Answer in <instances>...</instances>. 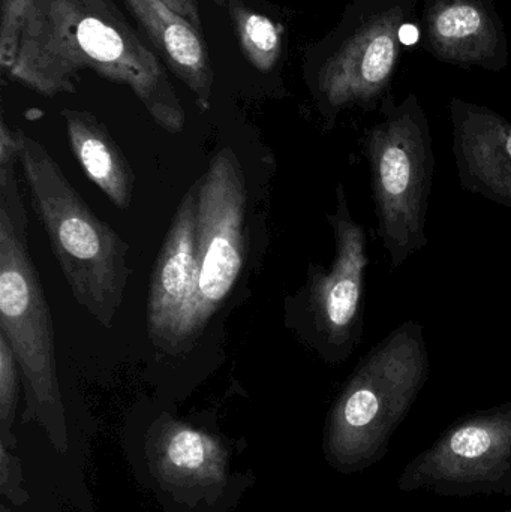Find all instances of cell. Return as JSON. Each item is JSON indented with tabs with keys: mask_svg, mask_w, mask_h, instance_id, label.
Returning <instances> with one entry per match:
<instances>
[{
	"mask_svg": "<svg viewBox=\"0 0 511 512\" xmlns=\"http://www.w3.org/2000/svg\"><path fill=\"white\" fill-rule=\"evenodd\" d=\"M224 2L246 59L260 72L272 71L282 50V36L278 26L266 15L248 8L242 0Z\"/></svg>",
	"mask_w": 511,
	"mask_h": 512,
	"instance_id": "15",
	"label": "cell"
},
{
	"mask_svg": "<svg viewBox=\"0 0 511 512\" xmlns=\"http://www.w3.org/2000/svg\"><path fill=\"white\" fill-rule=\"evenodd\" d=\"M336 254L329 270L309 268L305 301L315 345L330 363L347 360L360 343L365 312L366 233L351 216L345 186L336 188V210L327 216Z\"/></svg>",
	"mask_w": 511,
	"mask_h": 512,
	"instance_id": "8",
	"label": "cell"
},
{
	"mask_svg": "<svg viewBox=\"0 0 511 512\" xmlns=\"http://www.w3.org/2000/svg\"><path fill=\"white\" fill-rule=\"evenodd\" d=\"M419 29L414 24H404L399 27L398 38L404 45H413L419 41Z\"/></svg>",
	"mask_w": 511,
	"mask_h": 512,
	"instance_id": "21",
	"label": "cell"
},
{
	"mask_svg": "<svg viewBox=\"0 0 511 512\" xmlns=\"http://www.w3.org/2000/svg\"><path fill=\"white\" fill-rule=\"evenodd\" d=\"M432 27L444 44H461L485 32L486 18L477 6L458 2L441 9Z\"/></svg>",
	"mask_w": 511,
	"mask_h": 512,
	"instance_id": "17",
	"label": "cell"
},
{
	"mask_svg": "<svg viewBox=\"0 0 511 512\" xmlns=\"http://www.w3.org/2000/svg\"><path fill=\"white\" fill-rule=\"evenodd\" d=\"M125 3L143 27L159 59L191 90L200 110H209L215 74L203 32L164 0H125Z\"/></svg>",
	"mask_w": 511,
	"mask_h": 512,
	"instance_id": "12",
	"label": "cell"
},
{
	"mask_svg": "<svg viewBox=\"0 0 511 512\" xmlns=\"http://www.w3.org/2000/svg\"><path fill=\"white\" fill-rule=\"evenodd\" d=\"M428 376L422 325L404 322L359 361L333 402L324 429L327 463L345 475L380 463Z\"/></svg>",
	"mask_w": 511,
	"mask_h": 512,
	"instance_id": "4",
	"label": "cell"
},
{
	"mask_svg": "<svg viewBox=\"0 0 511 512\" xmlns=\"http://www.w3.org/2000/svg\"><path fill=\"white\" fill-rule=\"evenodd\" d=\"M8 71L47 98L74 93L80 74L92 71L131 89L164 131L185 129V108L158 54L113 0H33Z\"/></svg>",
	"mask_w": 511,
	"mask_h": 512,
	"instance_id": "1",
	"label": "cell"
},
{
	"mask_svg": "<svg viewBox=\"0 0 511 512\" xmlns=\"http://www.w3.org/2000/svg\"><path fill=\"white\" fill-rule=\"evenodd\" d=\"M453 155L461 185L511 210V123L471 105L453 108Z\"/></svg>",
	"mask_w": 511,
	"mask_h": 512,
	"instance_id": "11",
	"label": "cell"
},
{
	"mask_svg": "<svg viewBox=\"0 0 511 512\" xmlns=\"http://www.w3.org/2000/svg\"><path fill=\"white\" fill-rule=\"evenodd\" d=\"M395 35L389 26L369 27L347 42L324 66L320 92L332 110L377 98L395 66Z\"/></svg>",
	"mask_w": 511,
	"mask_h": 512,
	"instance_id": "13",
	"label": "cell"
},
{
	"mask_svg": "<svg viewBox=\"0 0 511 512\" xmlns=\"http://www.w3.org/2000/svg\"><path fill=\"white\" fill-rule=\"evenodd\" d=\"M20 367L6 337L0 333V441L8 447H17L14 421L20 394Z\"/></svg>",
	"mask_w": 511,
	"mask_h": 512,
	"instance_id": "16",
	"label": "cell"
},
{
	"mask_svg": "<svg viewBox=\"0 0 511 512\" xmlns=\"http://www.w3.org/2000/svg\"><path fill=\"white\" fill-rule=\"evenodd\" d=\"M17 132L18 164L30 201L72 297L110 328L131 276L128 243L92 212L51 153L26 132Z\"/></svg>",
	"mask_w": 511,
	"mask_h": 512,
	"instance_id": "3",
	"label": "cell"
},
{
	"mask_svg": "<svg viewBox=\"0 0 511 512\" xmlns=\"http://www.w3.org/2000/svg\"><path fill=\"white\" fill-rule=\"evenodd\" d=\"M62 116L69 146L84 173L117 209H128L134 194V173L108 129L87 111L66 108Z\"/></svg>",
	"mask_w": 511,
	"mask_h": 512,
	"instance_id": "14",
	"label": "cell"
},
{
	"mask_svg": "<svg viewBox=\"0 0 511 512\" xmlns=\"http://www.w3.org/2000/svg\"><path fill=\"white\" fill-rule=\"evenodd\" d=\"M0 162V333L24 385L23 423L44 429L57 453L68 451V427L57 376L53 319L27 242V213L15 164Z\"/></svg>",
	"mask_w": 511,
	"mask_h": 512,
	"instance_id": "2",
	"label": "cell"
},
{
	"mask_svg": "<svg viewBox=\"0 0 511 512\" xmlns=\"http://www.w3.org/2000/svg\"><path fill=\"white\" fill-rule=\"evenodd\" d=\"M146 451L156 483L177 501H215L230 480L227 444L170 415L150 426Z\"/></svg>",
	"mask_w": 511,
	"mask_h": 512,
	"instance_id": "10",
	"label": "cell"
},
{
	"mask_svg": "<svg viewBox=\"0 0 511 512\" xmlns=\"http://www.w3.org/2000/svg\"><path fill=\"white\" fill-rule=\"evenodd\" d=\"M197 210L200 268L195 333L233 291L245 259V176L233 149L219 150L201 177Z\"/></svg>",
	"mask_w": 511,
	"mask_h": 512,
	"instance_id": "7",
	"label": "cell"
},
{
	"mask_svg": "<svg viewBox=\"0 0 511 512\" xmlns=\"http://www.w3.org/2000/svg\"><path fill=\"white\" fill-rule=\"evenodd\" d=\"M506 512H511V510H509V511H506Z\"/></svg>",
	"mask_w": 511,
	"mask_h": 512,
	"instance_id": "22",
	"label": "cell"
},
{
	"mask_svg": "<svg viewBox=\"0 0 511 512\" xmlns=\"http://www.w3.org/2000/svg\"><path fill=\"white\" fill-rule=\"evenodd\" d=\"M378 236L396 270L428 246L426 218L435 158L428 122L419 105L387 108L366 134Z\"/></svg>",
	"mask_w": 511,
	"mask_h": 512,
	"instance_id": "5",
	"label": "cell"
},
{
	"mask_svg": "<svg viewBox=\"0 0 511 512\" xmlns=\"http://www.w3.org/2000/svg\"><path fill=\"white\" fill-rule=\"evenodd\" d=\"M164 2L203 32V20H201L200 8H198V0H164Z\"/></svg>",
	"mask_w": 511,
	"mask_h": 512,
	"instance_id": "20",
	"label": "cell"
},
{
	"mask_svg": "<svg viewBox=\"0 0 511 512\" xmlns=\"http://www.w3.org/2000/svg\"><path fill=\"white\" fill-rule=\"evenodd\" d=\"M33 0H0V66L8 71L17 57L21 24Z\"/></svg>",
	"mask_w": 511,
	"mask_h": 512,
	"instance_id": "18",
	"label": "cell"
},
{
	"mask_svg": "<svg viewBox=\"0 0 511 512\" xmlns=\"http://www.w3.org/2000/svg\"><path fill=\"white\" fill-rule=\"evenodd\" d=\"M398 487L444 498L510 496L511 402L452 424L405 466Z\"/></svg>",
	"mask_w": 511,
	"mask_h": 512,
	"instance_id": "6",
	"label": "cell"
},
{
	"mask_svg": "<svg viewBox=\"0 0 511 512\" xmlns=\"http://www.w3.org/2000/svg\"><path fill=\"white\" fill-rule=\"evenodd\" d=\"M200 180L189 186L177 207L150 277L147 328L159 345L174 346L197 336L200 268L197 210Z\"/></svg>",
	"mask_w": 511,
	"mask_h": 512,
	"instance_id": "9",
	"label": "cell"
},
{
	"mask_svg": "<svg viewBox=\"0 0 511 512\" xmlns=\"http://www.w3.org/2000/svg\"><path fill=\"white\" fill-rule=\"evenodd\" d=\"M14 448L0 441V493L15 507L29 502L30 496L24 489L23 466L20 457L15 456Z\"/></svg>",
	"mask_w": 511,
	"mask_h": 512,
	"instance_id": "19",
	"label": "cell"
}]
</instances>
